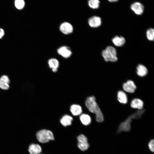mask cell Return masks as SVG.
<instances>
[{
  "label": "cell",
  "instance_id": "7c38bea8",
  "mask_svg": "<svg viewBox=\"0 0 154 154\" xmlns=\"http://www.w3.org/2000/svg\"><path fill=\"white\" fill-rule=\"evenodd\" d=\"M29 151L31 154H40L42 148L39 145L33 143L29 146Z\"/></svg>",
  "mask_w": 154,
  "mask_h": 154
},
{
  "label": "cell",
  "instance_id": "ffe728a7",
  "mask_svg": "<svg viewBox=\"0 0 154 154\" xmlns=\"http://www.w3.org/2000/svg\"><path fill=\"white\" fill-rule=\"evenodd\" d=\"M117 99L121 103L126 104L127 102V98L126 94L123 91H119L117 93Z\"/></svg>",
  "mask_w": 154,
  "mask_h": 154
},
{
  "label": "cell",
  "instance_id": "6da1fadb",
  "mask_svg": "<svg viewBox=\"0 0 154 154\" xmlns=\"http://www.w3.org/2000/svg\"><path fill=\"white\" fill-rule=\"evenodd\" d=\"M85 104L90 112L95 114L96 120L98 122H102L104 121L103 115L96 102L94 96L88 97L86 100Z\"/></svg>",
  "mask_w": 154,
  "mask_h": 154
},
{
  "label": "cell",
  "instance_id": "cb8c5ba5",
  "mask_svg": "<svg viewBox=\"0 0 154 154\" xmlns=\"http://www.w3.org/2000/svg\"><path fill=\"white\" fill-rule=\"evenodd\" d=\"M154 140L153 139L151 140L149 143L148 146L150 150L152 152H153Z\"/></svg>",
  "mask_w": 154,
  "mask_h": 154
},
{
  "label": "cell",
  "instance_id": "603a6c76",
  "mask_svg": "<svg viewBox=\"0 0 154 154\" xmlns=\"http://www.w3.org/2000/svg\"><path fill=\"white\" fill-rule=\"evenodd\" d=\"M24 5L25 2L23 0H15V5L17 9H22Z\"/></svg>",
  "mask_w": 154,
  "mask_h": 154
},
{
  "label": "cell",
  "instance_id": "d4e9b609",
  "mask_svg": "<svg viewBox=\"0 0 154 154\" xmlns=\"http://www.w3.org/2000/svg\"><path fill=\"white\" fill-rule=\"evenodd\" d=\"M5 34L4 31L2 28H0V39L2 38Z\"/></svg>",
  "mask_w": 154,
  "mask_h": 154
},
{
  "label": "cell",
  "instance_id": "5bb4252c",
  "mask_svg": "<svg viewBox=\"0 0 154 154\" xmlns=\"http://www.w3.org/2000/svg\"><path fill=\"white\" fill-rule=\"evenodd\" d=\"M48 64L49 67L52 69L53 72H56L57 71L59 62L57 59L55 58L50 59L48 60Z\"/></svg>",
  "mask_w": 154,
  "mask_h": 154
},
{
  "label": "cell",
  "instance_id": "484cf974",
  "mask_svg": "<svg viewBox=\"0 0 154 154\" xmlns=\"http://www.w3.org/2000/svg\"><path fill=\"white\" fill-rule=\"evenodd\" d=\"M109 1L111 2H116L118 0H108Z\"/></svg>",
  "mask_w": 154,
  "mask_h": 154
},
{
  "label": "cell",
  "instance_id": "277c9868",
  "mask_svg": "<svg viewBox=\"0 0 154 154\" xmlns=\"http://www.w3.org/2000/svg\"><path fill=\"white\" fill-rule=\"evenodd\" d=\"M36 137L38 141L42 143H47L50 140L54 139L52 132L50 130L45 129L38 131L36 133Z\"/></svg>",
  "mask_w": 154,
  "mask_h": 154
},
{
  "label": "cell",
  "instance_id": "ac0fdd59",
  "mask_svg": "<svg viewBox=\"0 0 154 154\" xmlns=\"http://www.w3.org/2000/svg\"><path fill=\"white\" fill-rule=\"evenodd\" d=\"M70 111L74 116H78L82 113V110L80 106L77 104H73L70 107Z\"/></svg>",
  "mask_w": 154,
  "mask_h": 154
},
{
  "label": "cell",
  "instance_id": "8992f818",
  "mask_svg": "<svg viewBox=\"0 0 154 154\" xmlns=\"http://www.w3.org/2000/svg\"><path fill=\"white\" fill-rule=\"evenodd\" d=\"M59 29L60 31L65 35H68L72 33L73 30L72 25L68 22H64L60 25Z\"/></svg>",
  "mask_w": 154,
  "mask_h": 154
},
{
  "label": "cell",
  "instance_id": "8fae6325",
  "mask_svg": "<svg viewBox=\"0 0 154 154\" xmlns=\"http://www.w3.org/2000/svg\"><path fill=\"white\" fill-rule=\"evenodd\" d=\"M123 90L126 92L130 93H133L136 88L134 82L129 80L123 84Z\"/></svg>",
  "mask_w": 154,
  "mask_h": 154
},
{
  "label": "cell",
  "instance_id": "44dd1931",
  "mask_svg": "<svg viewBox=\"0 0 154 154\" xmlns=\"http://www.w3.org/2000/svg\"><path fill=\"white\" fill-rule=\"evenodd\" d=\"M100 1L99 0H89V6L93 9L98 8L100 6Z\"/></svg>",
  "mask_w": 154,
  "mask_h": 154
},
{
  "label": "cell",
  "instance_id": "30bf717a",
  "mask_svg": "<svg viewBox=\"0 0 154 154\" xmlns=\"http://www.w3.org/2000/svg\"><path fill=\"white\" fill-rule=\"evenodd\" d=\"M88 23L89 26L92 27H97L100 26L101 25V19L99 17L92 16L89 19Z\"/></svg>",
  "mask_w": 154,
  "mask_h": 154
},
{
  "label": "cell",
  "instance_id": "4316f807",
  "mask_svg": "<svg viewBox=\"0 0 154 154\" xmlns=\"http://www.w3.org/2000/svg\"></svg>",
  "mask_w": 154,
  "mask_h": 154
},
{
  "label": "cell",
  "instance_id": "3957f363",
  "mask_svg": "<svg viewBox=\"0 0 154 154\" xmlns=\"http://www.w3.org/2000/svg\"><path fill=\"white\" fill-rule=\"evenodd\" d=\"M102 55L106 62H115L118 59L117 51L113 46H108L102 52Z\"/></svg>",
  "mask_w": 154,
  "mask_h": 154
},
{
  "label": "cell",
  "instance_id": "d6986e66",
  "mask_svg": "<svg viewBox=\"0 0 154 154\" xmlns=\"http://www.w3.org/2000/svg\"><path fill=\"white\" fill-rule=\"evenodd\" d=\"M80 119L82 123L85 125H89L91 122L90 116L88 115L83 114L80 115Z\"/></svg>",
  "mask_w": 154,
  "mask_h": 154
},
{
  "label": "cell",
  "instance_id": "7a4b0ae2",
  "mask_svg": "<svg viewBox=\"0 0 154 154\" xmlns=\"http://www.w3.org/2000/svg\"><path fill=\"white\" fill-rule=\"evenodd\" d=\"M145 111V110H140L130 115L126 120L120 124L117 130L118 133L129 131L131 129V124L132 119L141 118Z\"/></svg>",
  "mask_w": 154,
  "mask_h": 154
},
{
  "label": "cell",
  "instance_id": "4fadbf2b",
  "mask_svg": "<svg viewBox=\"0 0 154 154\" xmlns=\"http://www.w3.org/2000/svg\"><path fill=\"white\" fill-rule=\"evenodd\" d=\"M113 44L116 46H121L125 43V38L122 36H115L112 40Z\"/></svg>",
  "mask_w": 154,
  "mask_h": 154
},
{
  "label": "cell",
  "instance_id": "7402d4cb",
  "mask_svg": "<svg viewBox=\"0 0 154 154\" xmlns=\"http://www.w3.org/2000/svg\"><path fill=\"white\" fill-rule=\"evenodd\" d=\"M146 36L148 39L150 41H153L154 39V30L153 28L148 29L146 31Z\"/></svg>",
  "mask_w": 154,
  "mask_h": 154
},
{
  "label": "cell",
  "instance_id": "9c48e42d",
  "mask_svg": "<svg viewBox=\"0 0 154 154\" xmlns=\"http://www.w3.org/2000/svg\"><path fill=\"white\" fill-rule=\"evenodd\" d=\"M10 81L8 76L3 75L0 78V88L6 90H8L10 87Z\"/></svg>",
  "mask_w": 154,
  "mask_h": 154
},
{
  "label": "cell",
  "instance_id": "52a82bcc",
  "mask_svg": "<svg viewBox=\"0 0 154 154\" xmlns=\"http://www.w3.org/2000/svg\"><path fill=\"white\" fill-rule=\"evenodd\" d=\"M131 9L136 15H140L143 14L144 10L143 5L140 2H136L132 4Z\"/></svg>",
  "mask_w": 154,
  "mask_h": 154
},
{
  "label": "cell",
  "instance_id": "e0dca14e",
  "mask_svg": "<svg viewBox=\"0 0 154 154\" xmlns=\"http://www.w3.org/2000/svg\"><path fill=\"white\" fill-rule=\"evenodd\" d=\"M73 119L71 116L66 115L63 116L60 119V122L63 125L66 127L71 125Z\"/></svg>",
  "mask_w": 154,
  "mask_h": 154
},
{
  "label": "cell",
  "instance_id": "ba28073f",
  "mask_svg": "<svg viewBox=\"0 0 154 154\" xmlns=\"http://www.w3.org/2000/svg\"><path fill=\"white\" fill-rule=\"evenodd\" d=\"M57 52L59 54L65 58H69L72 54L70 48L66 46L60 47L58 49Z\"/></svg>",
  "mask_w": 154,
  "mask_h": 154
},
{
  "label": "cell",
  "instance_id": "2e32d148",
  "mask_svg": "<svg viewBox=\"0 0 154 154\" xmlns=\"http://www.w3.org/2000/svg\"><path fill=\"white\" fill-rule=\"evenodd\" d=\"M136 69L137 74L140 76H145L147 73V69L143 64H138L137 67Z\"/></svg>",
  "mask_w": 154,
  "mask_h": 154
},
{
  "label": "cell",
  "instance_id": "5b68a950",
  "mask_svg": "<svg viewBox=\"0 0 154 154\" xmlns=\"http://www.w3.org/2000/svg\"><path fill=\"white\" fill-rule=\"evenodd\" d=\"M77 139L78 146L81 150L85 151L88 149L89 145L86 137L83 134H80L77 137Z\"/></svg>",
  "mask_w": 154,
  "mask_h": 154
},
{
  "label": "cell",
  "instance_id": "9a60e30c",
  "mask_svg": "<svg viewBox=\"0 0 154 154\" xmlns=\"http://www.w3.org/2000/svg\"><path fill=\"white\" fill-rule=\"evenodd\" d=\"M143 105V102L139 99H134L131 102V107L137 109L139 110H142Z\"/></svg>",
  "mask_w": 154,
  "mask_h": 154
}]
</instances>
